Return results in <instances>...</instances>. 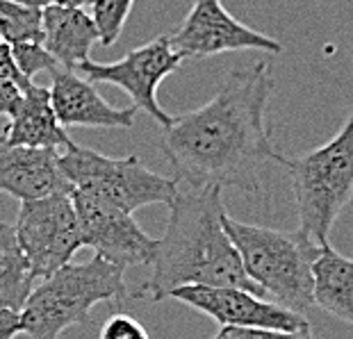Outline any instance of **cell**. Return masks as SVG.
<instances>
[{"mask_svg": "<svg viewBox=\"0 0 353 339\" xmlns=\"http://www.w3.org/2000/svg\"><path fill=\"white\" fill-rule=\"evenodd\" d=\"M274 85L267 62L237 66L205 105L174 116L160 137L171 178L187 189L230 187L258 194L269 164L285 167L267 125Z\"/></svg>", "mask_w": 353, "mask_h": 339, "instance_id": "6da1fadb", "label": "cell"}, {"mask_svg": "<svg viewBox=\"0 0 353 339\" xmlns=\"http://www.w3.org/2000/svg\"><path fill=\"white\" fill-rule=\"evenodd\" d=\"M226 214L219 187L180 189L148 265L151 276L134 296L160 303L178 287H242L262 296L226 232Z\"/></svg>", "mask_w": 353, "mask_h": 339, "instance_id": "7a4b0ae2", "label": "cell"}, {"mask_svg": "<svg viewBox=\"0 0 353 339\" xmlns=\"http://www.w3.org/2000/svg\"><path fill=\"white\" fill-rule=\"evenodd\" d=\"M226 232L235 244L246 276L258 285L262 296L272 303L305 314L314 305L312 267L321 246L314 244L307 232L276 230L267 225L235 221L226 214Z\"/></svg>", "mask_w": 353, "mask_h": 339, "instance_id": "3957f363", "label": "cell"}, {"mask_svg": "<svg viewBox=\"0 0 353 339\" xmlns=\"http://www.w3.org/2000/svg\"><path fill=\"white\" fill-rule=\"evenodd\" d=\"M125 294V269L99 255L87 262H69L34 285L19 312L21 333L30 339H57L64 330L92 321L99 303H119Z\"/></svg>", "mask_w": 353, "mask_h": 339, "instance_id": "277c9868", "label": "cell"}, {"mask_svg": "<svg viewBox=\"0 0 353 339\" xmlns=\"http://www.w3.org/2000/svg\"><path fill=\"white\" fill-rule=\"evenodd\" d=\"M301 230L328 246L330 230L353 198V107L340 132L307 153L285 160Z\"/></svg>", "mask_w": 353, "mask_h": 339, "instance_id": "5b68a950", "label": "cell"}, {"mask_svg": "<svg viewBox=\"0 0 353 339\" xmlns=\"http://www.w3.org/2000/svg\"><path fill=\"white\" fill-rule=\"evenodd\" d=\"M59 169L71 192L92 196L125 214H134L146 205L169 207L180 192L174 178L148 169L137 155L110 157L82 148L76 141L59 153Z\"/></svg>", "mask_w": 353, "mask_h": 339, "instance_id": "8992f818", "label": "cell"}, {"mask_svg": "<svg viewBox=\"0 0 353 339\" xmlns=\"http://www.w3.org/2000/svg\"><path fill=\"white\" fill-rule=\"evenodd\" d=\"M14 232L37 282L73 262L82 239L71 192L21 203Z\"/></svg>", "mask_w": 353, "mask_h": 339, "instance_id": "52a82bcc", "label": "cell"}, {"mask_svg": "<svg viewBox=\"0 0 353 339\" xmlns=\"http://www.w3.org/2000/svg\"><path fill=\"white\" fill-rule=\"evenodd\" d=\"M183 59L185 57L171 43V37L162 34L157 39L146 41L144 46L130 50L119 62L101 64L87 59L85 64L78 66V71L85 73L87 80L94 85L105 82V85L119 87L130 96L132 107L146 112L162 127H167L174 121V116L167 114L157 101V87L180 69Z\"/></svg>", "mask_w": 353, "mask_h": 339, "instance_id": "ba28073f", "label": "cell"}, {"mask_svg": "<svg viewBox=\"0 0 353 339\" xmlns=\"http://www.w3.org/2000/svg\"><path fill=\"white\" fill-rule=\"evenodd\" d=\"M169 37L183 57H216L239 50H258L269 55L283 52L281 41L239 23L221 5V0H194L176 34Z\"/></svg>", "mask_w": 353, "mask_h": 339, "instance_id": "9c48e42d", "label": "cell"}, {"mask_svg": "<svg viewBox=\"0 0 353 339\" xmlns=\"http://www.w3.org/2000/svg\"><path fill=\"white\" fill-rule=\"evenodd\" d=\"M71 198L80 223L82 248H92L99 258L121 269L151 265L157 239L148 235L132 214L80 192H71Z\"/></svg>", "mask_w": 353, "mask_h": 339, "instance_id": "30bf717a", "label": "cell"}, {"mask_svg": "<svg viewBox=\"0 0 353 339\" xmlns=\"http://www.w3.org/2000/svg\"><path fill=\"white\" fill-rule=\"evenodd\" d=\"M169 298L203 312L221 328L301 330L310 326L303 314L292 312L242 287H178Z\"/></svg>", "mask_w": 353, "mask_h": 339, "instance_id": "8fae6325", "label": "cell"}, {"mask_svg": "<svg viewBox=\"0 0 353 339\" xmlns=\"http://www.w3.org/2000/svg\"><path fill=\"white\" fill-rule=\"evenodd\" d=\"M50 103L64 127H117L132 130L137 107H114L99 94L94 82L76 71H50Z\"/></svg>", "mask_w": 353, "mask_h": 339, "instance_id": "7c38bea8", "label": "cell"}, {"mask_svg": "<svg viewBox=\"0 0 353 339\" xmlns=\"http://www.w3.org/2000/svg\"><path fill=\"white\" fill-rule=\"evenodd\" d=\"M0 192L21 203L71 192L59 169V150L12 146L0 137Z\"/></svg>", "mask_w": 353, "mask_h": 339, "instance_id": "4fadbf2b", "label": "cell"}, {"mask_svg": "<svg viewBox=\"0 0 353 339\" xmlns=\"http://www.w3.org/2000/svg\"><path fill=\"white\" fill-rule=\"evenodd\" d=\"M99 43V30L92 14L78 7H43L41 10V46L55 59L59 69L78 71Z\"/></svg>", "mask_w": 353, "mask_h": 339, "instance_id": "5bb4252c", "label": "cell"}, {"mask_svg": "<svg viewBox=\"0 0 353 339\" xmlns=\"http://www.w3.org/2000/svg\"><path fill=\"white\" fill-rule=\"evenodd\" d=\"M7 144L28 146V148H66L73 144V139L59 125L55 110L50 103L48 87H39L30 82L23 92V101L17 112L10 116V123L0 132Z\"/></svg>", "mask_w": 353, "mask_h": 339, "instance_id": "9a60e30c", "label": "cell"}, {"mask_svg": "<svg viewBox=\"0 0 353 339\" xmlns=\"http://www.w3.org/2000/svg\"><path fill=\"white\" fill-rule=\"evenodd\" d=\"M312 300L330 316L353 326V260L344 258L333 246H321L312 267Z\"/></svg>", "mask_w": 353, "mask_h": 339, "instance_id": "2e32d148", "label": "cell"}, {"mask_svg": "<svg viewBox=\"0 0 353 339\" xmlns=\"http://www.w3.org/2000/svg\"><path fill=\"white\" fill-rule=\"evenodd\" d=\"M34 276L14 225L0 223V312H21L34 289Z\"/></svg>", "mask_w": 353, "mask_h": 339, "instance_id": "e0dca14e", "label": "cell"}, {"mask_svg": "<svg viewBox=\"0 0 353 339\" xmlns=\"http://www.w3.org/2000/svg\"><path fill=\"white\" fill-rule=\"evenodd\" d=\"M0 37L7 46L41 43V10L14 0H0Z\"/></svg>", "mask_w": 353, "mask_h": 339, "instance_id": "ac0fdd59", "label": "cell"}, {"mask_svg": "<svg viewBox=\"0 0 353 339\" xmlns=\"http://www.w3.org/2000/svg\"><path fill=\"white\" fill-rule=\"evenodd\" d=\"M134 0H94L92 19L99 30L101 46H114L121 39V32L130 19Z\"/></svg>", "mask_w": 353, "mask_h": 339, "instance_id": "d6986e66", "label": "cell"}, {"mask_svg": "<svg viewBox=\"0 0 353 339\" xmlns=\"http://www.w3.org/2000/svg\"><path fill=\"white\" fill-rule=\"evenodd\" d=\"M10 48L14 55V62H17L21 73H23L28 80L34 82L37 73H41V71L50 73L57 69V62L48 55L41 43H17V46H10Z\"/></svg>", "mask_w": 353, "mask_h": 339, "instance_id": "ffe728a7", "label": "cell"}, {"mask_svg": "<svg viewBox=\"0 0 353 339\" xmlns=\"http://www.w3.org/2000/svg\"><path fill=\"white\" fill-rule=\"evenodd\" d=\"M214 339H314L310 326L301 330H274V328H221Z\"/></svg>", "mask_w": 353, "mask_h": 339, "instance_id": "44dd1931", "label": "cell"}, {"mask_svg": "<svg viewBox=\"0 0 353 339\" xmlns=\"http://www.w3.org/2000/svg\"><path fill=\"white\" fill-rule=\"evenodd\" d=\"M99 339H148V333L134 316L114 312L103 323Z\"/></svg>", "mask_w": 353, "mask_h": 339, "instance_id": "7402d4cb", "label": "cell"}, {"mask_svg": "<svg viewBox=\"0 0 353 339\" xmlns=\"http://www.w3.org/2000/svg\"><path fill=\"white\" fill-rule=\"evenodd\" d=\"M0 80H7V82H14V85H19L21 89H28V85L32 80H28L21 69L14 62V55H12V48L7 46V43H0Z\"/></svg>", "mask_w": 353, "mask_h": 339, "instance_id": "603a6c76", "label": "cell"}, {"mask_svg": "<svg viewBox=\"0 0 353 339\" xmlns=\"http://www.w3.org/2000/svg\"><path fill=\"white\" fill-rule=\"evenodd\" d=\"M23 101V89L14 82L0 80V114L10 119Z\"/></svg>", "mask_w": 353, "mask_h": 339, "instance_id": "cb8c5ba5", "label": "cell"}, {"mask_svg": "<svg viewBox=\"0 0 353 339\" xmlns=\"http://www.w3.org/2000/svg\"><path fill=\"white\" fill-rule=\"evenodd\" d=\"M14 3L28 5V7H37V10H43V7H78V10H87V7L94 5V0H14Z\"/></svg>", "mask_w": 353, "mask_h": 339, "instance_id": "d4e9b609", "label": "cell"}, {"mask_svg": "<svg viewBox=\"0 0 353 339\" xmlns=\"http://www.w3.org/2000/svg\"><path fill=\"white\" fill-rule=\"evenodd\" d=\"M21 335V319L19 312H0V339H14Z\"/></svg>", "mask_w": 353, "mask_h": 339, "instance_id": "484cf974", "label": "cell"}, {"mask_svg": "<svg viewBox=\"0 0 353 339\" xmlns=\"http://www.w3.org/2000/svg\"><path fill=\"white\" fill-rule=\"evenodd\" d=\"M0 43H5V41H3V37H0Z\"/></svg>", "mask_w": 353, "mask_h": 339, "instance_id": "4316f807", "label": "cell"}]
</instances>
